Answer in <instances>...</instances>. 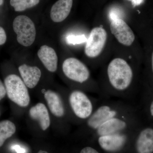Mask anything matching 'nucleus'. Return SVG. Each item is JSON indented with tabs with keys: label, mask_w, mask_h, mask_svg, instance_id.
Here are the masks:
<instances>
[{
	"label": "nucleus",
	"mask_w": 153,
	"mask_h": 153,
	"mask_svg": "<svg viewBox=\"0 0 153 153\" xmlns=\"http://www.w3.org/2000/svg\"><path fill=\"white\" fill-rule=\"evenodd\" d=\"M135 77L134 68L127 60L120 57L114 58L105 68L102 80L99 84L100 98L132 99L135 96Z\"/></svg>",
	"instance_id": "nucleus-1"
},
{
	"label": "nucleus",
	"mask_w": 153,
	"mask_h": 153,
	"mask_svg": "<svg viewBox=\"0 0 153 153\" xmlns=\"http://www.w3.org/2000/svg\"><path fill=\"white\" fill-rule=\"evenodd\" d=\"M109 99H101L90 117L80 126L78 132L84 135H92L99 127L111 119L137 109L129 102Z\"/></svg>",
	"instance_id": "nucleus-2"
},
{
	"label": "nucleus",
	"mask_w": 153,
	"mask_h": 153,
	"mask_svg": "<svg viewBox=\"0 0 153 153\" xmlns=\"http://www.w3.org/2000/svg\"><path fill=\"white\" fill-rule=\"evenodd\" d=\"M63 95L70 123L79 126L90 117L101 99L88 95L85 91L77 88L68 91Z\"/></svg>",
	"instance_id": "nucleus-3"
},
{
	"label": "nucleus",
	"mask_w": 153,
	"mask_h": 153,
	"mask_svg": "<svg viewBox=\"0 0 153 153\" xmlns=\"http://www.w3.org/2000/svg\"><path fill=\"white\" fill-rule=\"evenodd\" d=\"M62 71L70 81L76 84L77 89L101 95L99 85L92 78L89 68L80 60L69 57L63 61Z\"/></svg>",
	"instance_id": "nucleus-4"
},
{
	"label": "nucleus",
	"mask_w": 153,
	"mask_h": 153,
	"mask_svg": "<svg viewBox=\"0 0 153 153\" xmlns=\"http://www.w3.org/2000/svg\"><path fill=\"white\" fill-rule=\"evenodd\" d=\"M142 123L139 111L137 109L107 121L94 132L91 136L95 139L100 136L120 133L136 127Z\"/></svg>",
	"instance_id": "nucleus-5"
},
{
	"label": "nucleus",
	"mask_w": 153,
	"mask_h": 153,
	"mask_svg": "<svg viewBox=\"0 0 153 153\" xmlns=\"http://www.w3.org/2000/svg\"><path fill=\"white\" fill-rule=\"evenodd\" d=\"M43 96L51 115L58 119L63 130H69L71 123L63 94L52 89H47L43 92Z\"/></svg>",
	"instance_id": "nucleus-6"
},
{
	"label": "nucleus",
	"mask_w": 153,
	"mask_h": 153,
	"mask_svg": "<svg viewBox=\"0 0 153 153\" xmlns=\"http://www.w3.org/2000/svg\"><path fill=\"white\" fill-rule=\"evenodd\" d=\"M4 85L11 101L22 108L29 106L31 101L30 93L22 78L16 74H10L5 79Z\"/></svg>",
	"instance_id": "nucleus-7"
},
{
	"label": "nucleus",
	"mask_w": 153,
	"mask_h": 153,
	"mask_svg": "<svg viewBox=\"0 0 153 153\" xmlns=\"http://www.w3.org/2000/svg\"><path fill=\"white\" fill-rule=\"evenodd\" d=\"M142 124L126 131L98 137L95 140H97L99 146L106 152H121L127 148L131 141L133 139L137 131Z\"/></svg>",
	"instance_id": "nucleus-8"
},
{
	"label": "nucleus",
	"mask_w": 153,
	"mask_h": 153,
	"mask_svg": "<svg viewBox=\"0 0 153 153\" xmlns=\"http://www.w3.org/2000/svg\"><path fill=\"white\" fill-rule=\"evenodd\" d=\"M13 28L19 44L29 47L34 43L36 38V29L34 23L29 17L25 16L16 17L13 22Z\"/></svg>",
	"instance_id": "nucleus-9"
},
{
	"label": "nucleus",
	"mask_w": 153,
	"mask_h": 153,
	"mask_svg": "<svg viewBox=\"0 0 153 153\" xmlns=\"http://www.w3.org/2000/svg\"><path fill=\"white\" fill-rule=\"evenodd\" d=\"M107 38V33L104 28H93L86 40L84 49L85 55L91 59H95L99 56L105 47Z\"/></svg>",
	"instance_id": "nucleus-10"
},
{
	"label": "nucleus",
	"mask_w": 153,
	"mask_h": 153,
	"mask_svg": "<svg viewBox=\"0 0 153 153\" xmlns=\"http://www.w3.org/2000/svg\"><path fill=\"white\" fill-rule=\"evenodd\" d=\"M110 30L117 41L125 47L133 44L135 36L131 28L123 19L114 18L110 24Z\"/></svg>",
	"instance_id": "nucleus-11"
},
{
	"label": "nucleus",
	"mask_w": 153,
	"mask_h": 153,
	"mask_svg": "<svg viewBox=\"0 0 153 153\" xmlns=\"http://www.w3.org/2000/svg\"><path fill=\"white\" fill-rule=\"evenodd\" d=\"M136 153H153V123L143 124L138 128L134 137Z\"/></svg>",
	"instance_id": "nucleus-12"
},
{
	"label": "nucleus",
	"mask_w": 153,
	"mask_h": 153,
	"mask_svg": "<svg viewBox=\"0 0 153 153\" xmlns=\"http://www.w3.org/2000/svg\"><path fill=\"white\" fill-rule=\"evenodd\" d=\"M28 115L31 120L37 123L42 131L48 130L51 126V114L44 102H38L31 106L28 111Z\"/></svg>",
	"instance_id": "nucleus-13"
},
{
	"label": "nucleus",
	"mask_w": 153,
	"mask_h": 153,
	"mask_svg": "<svg viewBox=\"0 0 153 153\" xmlns=\"http://www.w3.org/2000/svg\"><path fill=\"white\" fill-rule=\"evenodd\" d=\"M19 70L22 80L28 88L33 89L36 87L41 78L40 68L24 64L19 66Z\"/></svg>",
	"instance_id": "nucleus-14"
},
{
	"label": "nucleus",
	"mask_w": 153,
	"mask_h": 153,
	"mask_svg": "<svg viewBox=\"0 0 153 153\" xmlns=\"http://www.w3.org/2000/svg\"><path fill=\"white\" fill-rule=\"evenodd\" d=\"M38 56L48 71L51 72L57 71L58 58L53 48L46 45L42 46L38 51Z\"/></svg>",
	"instance_id": "nucleus-15"
},
{
	"label": "nucleus",
	"mask_w": 153,
	"mask_h": 153,
	"mask_svg": "<svg viewBox=\"0 0 153 153\" xmlns=\"http://www.w3.org/2000/svg\"><path fill=\"white\" fill-rule=\"evenodd\" d=\"M73 0H58L52 6L50 17L53 22H60L65 20L71 12Z\"/></svg>",
	"instance_id": "nucleus-16"
},
{
	"label": "nucleus",
	"mask_w": 153,
	"mask_h": 153,
	"mask_svg": "<svg viewBox=\"0 0 153 153\" xmlns=\"http://www.w3.org/2000/svg\"><path fill=\"white\" fill-rule=\"evenodd\" d=\"M16 127L13 122L9 120L0 122V147L16 133Z\"/></svg>",
	"instance_id": "nucleus-17"
},
{
	"label": "nucleus",
	"mask_w": 153,
	"mask_h": 153,
	"mask_svg": "<svg viewBox=\"0 0 153 153\" xmlns=\"http://www.w3.org/2000/svg\"><path fill=\"white\" fill-rule=\"evenodd\" d=\"M40 0H10V4L16 12H22L33 7L39 3Z\"/></svg>",
	"instance_id": "nucleus-18"
},
{
	"label": "nucleus",
	"mask_w": 153,
	"mask_h": 153,
	"mask_svg": "<svg viewBox=\"0 0 153 153\" xmlns=\"http://www.w3.org/2000/svg\"><path fill=\"white\" fill-rule=\"evenodd\" d=\"M145 97L146 101V114L149 120L152 121L153 123V94L146 96Z\"/></svg>",
	"instance_id": "nucleus-19"
},
{
	"label": "nucleus",
	"mask_w": 153,
	"mask_h": 153,
	"mask_svg": "<svg viewBox=\"0 0 153 153\" xmlns=\"http://www.w3.org/2000/svg\"><path fill=\"white\" fill-rule=\"evenodd\" d=\"M85 40L84 37L82 36H78V37H74L73 36H68L67 37V41L68 44H75V43H79L82 42Z\"/></svg>",
	"instance_id": "nucleus-20"
},
{
	"label": "nucleus",
	"mask_w": 153,
	"mask_h": 153,
	"mask_svg": "<svg viewBox=\"0 0 153 153\" xmlns=\"http://www.w3.org/2000/svg\"><path fill=\"white\" fill-rule=\"evenodd\" d=\"M79 153H100L98 150L95 149V148L92 147L91 146L85 147L82 148L80 151Z\"/></svg>",
	"instance_id": "nucleus-21"
},
{
	"label": "nucleus",
	"mask_w": 153,
	"mask_h": 153,
	"mask_svg": "<svg viewBox=\"0 0 153 153\" xmlns=\"http://www.w3.org/2000/svg\"><path fill=\"white\" fill-rule=\"evenodd\" d=\"M7 41V35L4 30L0 27V45H3Z\"/></svg>",
	"instance_id": "nucleus-22"
},
{
	"label": "nucleus",
	"mask_w": 153,
	"mask_h": 153,
	"mask_svg": "<svg viewBox=\"0 0 153 153\" xmlns=\"http://www.w3.org/2000/svg\"><path fill=\"white\" fill-rule=\"evenodd\" d=\"M11 149L16 152V153H26L27 151L25 148L22 147L18 145H14L11 147Z\"/></svg>",
	"instance_id": "nucleus-23"
},
{
	"label": "nucleus",
	"mask_w": 153,
	"mask_h": 153,
	"mask_svg": "<svg viewBox=\"0 0 153 153\" xmlns=\"http://www.w3.org/2000/svg\"><path fill=\"white\" fill-rule=\"evenodd\" d=\"M7 94L6 88L4 84L3 83L1 80L0 79V100L5 97Z\"/></svg>",
	"instance_id": "nucleus-24"
},
{
	"label": "nucleus",
	"mask_w": 153,
	"mask_h": 153,
	"mask_svg": "<svg viewBox=\"0 0 153 153\" xmlns=\"http://www.w3.org/2000/svg\"><path fill=\"white\" fill-rule=\"evenodd\" d=\"M151 68H152V72L153 75V52L152 54V63H151Z\"/></svg>",
	"instance_id": "nucleus-25"
},
{
	"label": "nucleus",
	"mask_w": 153,
	"mask_h": 153,
	"mask_svg": "<svg viewBox=\"0 0 153 153\" xmlns=\"http://www.w3.org/2000/svg\"><path fill=\"white\" fill-rule=\"evenodd\" d=\"M37 153H49L47 151L44 150H40Z\"/></svg>",
	"instance_id": "nucleus-26"
},
{
	"label": "nucleus",
	"mask_w": 153,
	"mask_h": 153,
	"mask_svg": "<svg viewBox=\"0 0 153 153\" xmlns=\"http://www.w3.org/2000/svg\"><path fill=\"white\" fill-rule=\"evenodd\" d=\"M4 0H0V6L2 5L4 3Z\"/></svg>",
	"instance_id": "nucleus-27"
},
{
	"label": "nucleus",
	"mask_w": 153,
	"mask_h": 153,
	"mask_svg": "<svg viewBox=\"0 0 153 153\" xmlns=\"http://www.w3.org/2000/svg\"><path fill=\"white\" fill-rule=\"evenodd\" d=\"M0 115H1V113H0Z\"/></svg>",
	"instance_id": "nucleus-28"
}]
</instances>
